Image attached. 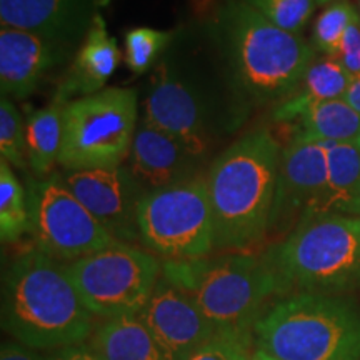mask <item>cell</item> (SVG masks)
Segmentation results:
<instances>
[{"instance_id":"18","label":"cell","mask_w":360,"mask_h":360,"mask_svg":"<svg viewBox=\"0 0 360 360\" xmlns=\"http://www.w3.org/2000/svg\"><path fill=\"white\" fill-rule=\"evenodd\" d=\"M119 64V44L107 30L102 13H97L72 58L69 70L58 84L52 103L65 107L72 101L101 92L105 89V84L114 75Z\"/></svg>"},{"instance_id":"4","label":"cell","mask_w":360,"mask_h":360,"mask_svg":"<svg viewBox=\"0 0 360 360\" xmlns=\"http://www.w3.org/2000/svg\"><path fill=\"white\" fill-rule=\"evenodd\" d=\"M277 297L342 295L360 287V217L323 215L300 222L264 252Z\"/></svg>"},{"instance_id":"29","label":"cell","mask_w":360,"mask_h":360,"mask_svg":"<svg viewBox=\"0 0 360 360\" xmlns=\"http://www.w3.org/2000/svg\"><path fill=\"white\" fill-rule=\"evenodd\" d=\"M254 332L215 330L188 360H250Z\"/></svg>"},{"instance_id":"34","label":"cell","mask_w":360,"mask_h":360,"mask_svg":"<svg viewBox=\"0 0 360 360\" xmlns=\"http://www.w3.org/2000/svg\"><path fill=\"white\" fill-rule=\"evenodd\" d=\"M250 360H277V359L272 357V355H269L267 352H264V350L254 349V352H252Z\"/></svg>"},{"instance_id":"36","label":"cell","mask_w":360,"mask_h":360,"mask_svg":"<svg viewBox=\"0 0 360 360\" xmlns=\"http://www.w3.org/2000/svg\"><path fill=\"white\" fill-rule=\"evenodd\" d=\"M355 143H357V147L360 148V135H359V139H357V142H355Z\"/></svg>"},{"instance_id":"24","label":"cell","mask_w":360,"mask_h":360,"mask_svg":"<svg viewBox=\"0 0 360 360\" xmlns=\"http://www.w3.org/2000/svg\"><path fill=\"white\" fill-rule=\"evenodd\" d=\"M30 231L27 187L12 165L0 159V237L4 244H15Z\"/></svg>"},{"instance_id":"15","label":"cell","mask_w":360,"mask_h":360,"mask_svg":"<svg viewBox=\"0 0 360 360\" xmlns=\"http://www.w3.org/2000/svg\"><path fill=\"white\" fill-rule=\"evenodd\" d=\"M74 47L25 30H0V90L2 97L24 101L40 87L49 72L64 64Z\"/></svg>"},{"instance_id":"1","label":"cell","mask_w":360,"mask_h":360,"mask_svg":"<svg viewBox=\"0 0 360 360\" xmlns=\"http://www.w3.org/2000/svg\"><path fill=\"white\" fill-rule=\"evenodd\" d=\"M281 143L267 129L237 139L207 170L214 219V244L220 252H255L270 233Z\"/></svg>"},{"instance_id":"5","label":"cell","mask_w":360,"mask_h":360,"mask_svg":"<svg viewBox=\"0 0 360 360\" xmlns=\"http://www.w3.org/2000/svg\"><path fill=\"white\" fill-rule=\"evenodd\" d=\"M254 345L277 360H360V305L345 295L282 297L255 322Z\"/></svg>"},{"instance_id":"12","label":"cell","mask_w":360,"mask_h":360,"mask_svg":"<svg viewBox=\"0 0 360 360\" xmlns=\"http://www.w3.org/2000/svg\"><path fill=\"white\" fill-rule=\"evenodd\" d=\"M330 142L297 132L282 150L270 233L292 232L328 177Z\"/></svg>"},{"instance_id":"35","label":"cell","mask_w":360,"mask_h":360,"mask_svg":"<svg viewBox=\"0 0 360 360\" xmlns=\"http://www.w3.org/2000/svg\"><path fill=\"white\" fill-rule=\"evenodd\" d=\"M317 2V6H328V4L335 2V0H315Z\"/></svg>"},{"instance_id":"8","label":"cell","mask_w":360,"mask_h":360,"mask_svg":"<svg viewBox=\"0 0 360 360\" xmlns=\"http://www.w3.org/2000/svg\"><path fill=\"white\" fill-rule=\"evenodd\" d=\"M141 244L164 260L207 257L215 250L207 174L147 192L137 212Z\"/></svg>"},{"instance_id":"23","label":"cell","mask_w":360,"mask_h":360,"mask_svg":"<svg viewBox=\"0 0 360 360\" xmlns=\"http://www.w3.org/2000/svg\"><path fill=\"white\" fill-rule=\"evenodd\" d=\"M300 130L323 142L355 143L360 135V114L344 98L323 101L299 117Z\"/></svg>"},{"instance_id":"22","label":"cell","mask_w":360,"mask_h":360,"mask_svg":"<svg viewBox=\"0 0 360 360\" xmlns=\"http://www.w3.org/2000/svg\"><path fill=\"white\" fill-rule=\"evenodd\" d=\"M62 110L64 107L51 103L49 107L30 110L25 124L27 162L37 179L52 175L58 164L62 147Z\"/></svg>"},{"instance_id":"27","label":"cell","mask_w":360,"mask_h":360,"mask_svg":"<svg viewBox=\"0 0 360 360\" xmlns=\"http://www.w3.org/2000/svg\"><path fill=\"white\" fill-rule=\"evenodd\" d=\"M0 154L12 167L29 169L24 117L7 97L0 101Z\"/></svg>"},{"instance_id":"14","label":"cell","mask_w":360,"mask_h":360,"mask_svg":"<svg viewBox=\"0 0 360 360\" xmlns=\"http://www.w3.org/2000/svg\"><path fill=\"white\" fill-rule=\"evenodd\" d=\"M139 319L146 323L165 360H188L215 334L214 326L191 295L164 276L157 282Z\"/></svg>"},{"instance_id":"10","label":"cell","mask_w":360,"mask_h":360,"mask_svg":"<svg viewBox=\"0 0 360 360\" xmlns=\"http://www.w3.org/2000/svg\"><path fill=\"white\" fill-rule=\"evenodd\" d=\"M25 187L35 249L70 264L117 242L58 174L30 179Z\"/></svg>"},{"instance_id":"19","label":"cell","mask_w":360,"mask_h":360,"mask_svg":"<svg viewBox=\"0 0 360 360\" xmlns=\"http://www.w3.org/2000/svg\"><path fill=\"white\" fill-rule=\"evenodd\" d=\"M359 207L360 148L357 143L330 142L327 182L319 192V195L305 209L300 222L334 214L359 217Z\"/></svg>"},{"instance_id":"11","label":"cell","mask_w":360,"mask_h":360,"mask_svg":"<svg viewBox=\"0 0 360 360\" xmlns=\"http://www.w3.org/2000/svg\"><path fill=\"white\" fill-rule=\"evenodd\" d=\"M58 175L115 240L141 245L137 212L147 192L129 167L62 170Z\"/></svg>"},{"instance_id":"32","label":"cell","mask_w":360,"mask_h":360,"mask_svg":"<svg viewBox=\"0 0 360 360\" xmlns=\"http://www.w3.org/2000/svg\"><path fill=\"white\" fill-rule=\"evenodd\" d=\"M0 360H44V355L20 342L7 340L0 349Z\"/></svg>"},{"instance_id":"20","label":"cell","mask_w":360,"mask_h":360,"mask_svg":"<svg viewBox=\"0 0 360 360\" xmlns=\"http://www.w3.org/2000/svg\"><path fill=\"white\" fill-rule=\"evenodd\" d=\"M350 77L352 75L334 57L314 60L295 92L282 103H278L277 109L274 110V120L276 122L299 120V117L315 103L344 98Z\"/></svg>"},{"instance_id":"9","label":"cell","mask_w":360,"mask_h":360,"mask_svg":"<svg viewBox=\"0 0 360 360\" xmlns=\"http://www.w3.org/2000/svg\"><path fill=\"white\" fill-rule=\"evenodd\" d=\"M65 269L85 307L105 321L141 314L162 277L157 255L119 240Z\"/></svg>"},{"instance_id":"33","label":"cell","mask_w":360,"mask_h":360,"mask_svg":"<svg viewBox=\"0 0 360 360\" xmlns=\"http://www.w3.org/2000/svg\"><path fill=\"white\" fill-rule=\"evenodd\" d=\"M344 101L360 114V74L352 75V77H350V82H349L347 92H345V96H344Z\"/></svg>"},{"instance_id":"16","label":"cell","mask_w":360,"mask_h":360,"mask_svg":"<svg viewBox=\"0 0 360 360\" xmlns=\"http://www.w3.org/2000/svg\"><path fill=\"white\" fill-rule=\"evenodd\" d=\"M103 0H0L2 27L79 47Z\"/></svg>"},{"instance_id":"38","label":"cell","mask_w":360,"mask_h":360,"mask_svg":"<svg viewBox=\"0 0 360 360\" xmlns=\"http://www.w3.org/2000/svg\"><path fill=\"white\" fill-rule=\"evenodd\" d=\"M359 217H360V207H359Z\"/></svg>"},{"instance_id":"17","label":"cell","mask_w":360,"mask_h":360,"mask_svg":"<svg viewBox=\"0 0 360 360\" xmlns=\"http://www.w3.org/2000/svg\"><path fill=\"white\" fill-rule=\"evenodd\" d=\"M129 169L146 192L186 182L199 175L200 157L147 120H139Z\"/></svg>"},{"instance_id":"3","label":"cell","mask_w":360,"mask_h":360,"mask_svg":"<svg viewBox=\"0 0 360 360\" xmlns=\"http://www.w3.org/2000/svg\"><path fill=\"white\" fill-rule=\"evenodd\" d=\"M2 328L34 350L82 344L92 334L85 307L65 265L39 249L13 259L4 276Z\"/></svg>"},{"instance_id":"7","label":"cell","mask_w":360,"mask_h":360,"mask_svg":"<svg viewBox=\"0 0 360 360\" xmlns=\"http://www.w3.org/2000/svg\"><path fill=\"white\" fill-rule=\"evenodd\" d=\"M139 125L137 90L105 87L62 110L64 170L119 167L129 159Z\"/></svg>"},{"instance_id":"28","label":"cell","mask_w":360,"mask_h":360,"mask_svg":"<svg viewBox=\"0 0 360 360\" xmlns=\"http://www.w3.org/2000/svg\"><path fill=\"white\" fill-rule=\"evenodd\" d=\"M274 25L299 35L312 17L315 0H247Z\"/></svg>"},{"instance_id":"26","label":"cell","mask_w":360,"mask_h":360,"mask_svg":"<svg viewBox=\"0 0 360 360\" xmlns=\"http://www.w3.org/2000/svg\"><path fill=\"white\" fill-rule=\"evenodd\" d=\"M174 39V30L137 27L125 34V64L134 74H146L157 64Z\"/></svg>"},{"instance_id":"30","label":"cell","mask_w":360,"mask_h":360,"mask_svg":"<svg viewBox=\"0 0 360 360\" xmlns=\"http://www.w3.org/2000/svg\"><path fill=\"white\" fill-rule=\"evenodd\" d=\"M334 58L350 75L360 74V20L349 27Z\"/></svg>"},{"instance_id":"31","label":"cell","mask_w":360,"mask_h":360,"mask_svg":"<svg viewBox=\"0 0 360 360\" xmlns=\"http://www.w3.org/2000/svg\"><path fill=\"white\" fill-rule=\"evenodd\" d=\"M44 360H103L101 354L90 344H75L69 347H62L51 350L47 355H44Z\"/></svg>"},{"instance_id":"6","label":"cell","mask_w":360,"mask_h":360,"mask_svg":"<svg viewBox=\"0 0 360 360\" xmlns=\"http://www.w3.org/2000/svg\"><path fill=\"white\" fill-rule=\"evenodd\" d=\"M162 276L191 295L215 330L254 332L276 283L264 254L222 252L192 260H162Z\"/></svg>"},{"instance_id":"21","label":"cell","mask_w":360,"mask_h":360,"mask_svg":"<svg viewBox=\"0 0 360 360\" xmlns=\"http://www.w3.org/2000/svg\"><path fill=\"white\" fill-rule=\"evenodd\" d=\"M90 345L103 360H165L139 315L102 322L94 332Z\"/></svg>"},{"instance_id":"2","label":"cell","mask_w":360,"mask_h":360,"mask_svg":"<svg viewBox=\"0 0 360 360\" xmlns=\"http://www.w3.org/2000/svg\"><path fill=\"white\" fill-rule=\"evenodd\" d=\"M212 24L233 85L259 105L289 98L315 60L307 40L274 25L247 0H217Z\"/></svg>"},{"instance_id":"13","label":"cell","mask_w":360,"mask_h":360,"mask_svg":"<svg viewBox=\"0 0 360 360\" xmlns=\"http://www.w3.org/2000/svg\"><path fill=\"white\" fill-rule=\"evenodd\" d=\"M142 119L177 139L200 159L209 150L210 129L204 103L192 85L175 74L167 58L155 67Z\"/></svg>"},{"instance_id":"37","label":"cell","mask_w":360,"mask_h":360,"mask_svg":"<svg viewBox=\"0 0 360 360\" xmlns=\"http://www.w3.org/2000/svg\"><path fill=\"white\" fill-rule=\"evenodd\" d=\"M359 13H360V0H359Z\"/></svg>"},{"instance_id":"25","label":"cell","mask_w":360,"mask_h":360,"mask_svg":"<svg viewBox=\"0 0 360 360\" xmlns=\"http://www.w3.org/2000/svg\"><path fill=\"white\" fill-rule=\"evenodd\" d=\"M360 20V13L350 0H335L323 8L312 30V47L326 57H335L349 27Z\"/></svg>"}]
</instances>
